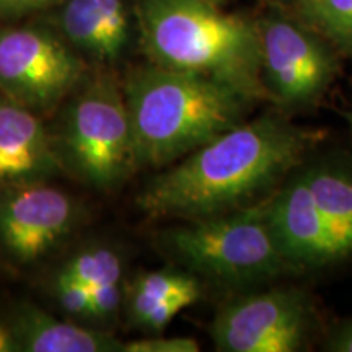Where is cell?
<instances>
[{"label": "cell", "mask_w": 352, "mask_h": 352, "mask_svg": "<svg viewBox=\"0 0 352 352\" xmlns=\"http://www.w3.org/2000/svg\"><path fill=\"white\" fill-rule=\"evenodd\" d=\"M316 139L274 114L240 122L165 166L138 206L152 219L179 220L246 208L296 171Z\"/></svg>", "instance_id": "cell-1"}, {"label": "cell", "mask_w": 352, "mask_h": 352, "mask_svg": "<svg viewBox=\"0 0 352 352\" xmlns=\"http://www.w3.org/2000/svg\"><path fill=\"white\" fill-rule=\"evenodd\" d=\"M138 168H165L243 122L252 101L212 78L147 65L122 82Z\"/></svg>", "instance_id": "cell-2"}, {"label": "cell", "mask_w": 352, "mask_h": 352, "mask_svg": "<svg viewBox=\"0 0 352 352\" xmlns=\"http://www.w3.org/2000/svg\"><path fill=\"white\" fill-rule=\"evenodd\" d=\"M140 36L153 64L212 78L250 101L267 100L259 30L209 0H139Z\"/></svg>", "instance_id": "cell-3"}, {"label": "cell", "mask_w": 352, "mask_h": 352, "mask_svg": "<svg viewBox=\"0 0 352 352\" xmlns=\"http://www.w3.org/2000/svg\"><path fill=\"white\" fill-rule=\"evenodd\" d=\"M160 245L195 276L241 287L292 271L267 214L266 199L230 212L183 220Z\"/></svg>", "instance_id": "cell-4"}, {"label": "cell", "mask_w": 352, "mask_h": 352, "mask_svg": "<svg viewBox=\"0 0 352 352\" xmlns=\"http://www.w3.org/2000/svg\"><path fill=\"white\" fill-rule=\"evenodd\" d=\"M69 98L52 134L64 170L101 191L121 186L139 170L122 83L98 76Z\"/></svg>", "instance_id": "cell-5"}, {"label": "cell", "mask_w": 352, "mask_h": 352, "mask_svg": "<svg viewBox=\"0 0 352 352\" xmlns=\"http://www.w3.org/2000/svg\"><path fill=\"white\" fill-rule=\"evenodd\" d=\"M85 77V64L51 32L0 28V91L36 114L59 107Z\"/></svg>", "instance_id": "cell-6"}, {"label": "cell", "mask_w": 352, "mask_h": 352, "mask_svg": "<svg viewBox=\"0 0 352 352\" xmlns=\"http://www.w3.org/2000/svg\"><path fill=\"white\" fill-rule=\"evenodd\" d=\"M261 78L267 100L283 108L316 103L336 76V59L302 21L272 15L259 26Z\"/></svg>", "instance_id": "cell-7"}, {"label": "cell", "mask_w": 352, "mask_h": 352, "mask_svg": "<svg viewBox=\"0 0 352 352\" xmlns=\"http://www.w3.org/2000/svg\"><path fill=\"white\" fill-rule=\"evenodd\" d=\"M311 308L305 294L277 287L227 302L210 324L222 352H296L305 346Z\"/></svg>", "instance_id": "cell-8"}, {"label": "cell", "mask_w": 352, "mask_h": 352, "mask_svg": "<svg viewBox=\"0 0 352 352\" xmlns=\"http://www.w3.org/2000/svg\"><path fill=\"white\" fill-rule=\"evenodd\" d=\"M77 219V202L47 182L0 188V248L13 261H39L72 232Z\"/></svg>", "instance_id": "cell-9"}, {"label": "cell", "mask_w": 352, "mask_h": 352, "mask_svg": "<svg viewBox=\"0 0 352 352\" xmlns=\"http://www.w3.org/2000/svg\"><path fill=\"white\" fill-rule=\"evenodd\" d=\"M266 206L284 256L294 270L338 261L331 235L302 170L292 171L287 182L267 197Z\"/></svg>", "instance_id": "cell-10"}, {"label": "cell", "mask_w": 352, "mask_h": 352, "mask_svg": "<svg viewBox=\"0 0 352 352\" xmlns=\"http://www.w3.org/2000/svg\"><path fill=\"white\" fill-rule=\"evenodd\" d=\"M64 171L39 114L0 91V188L50 182Z\"/></svg>", "instance_id": "cell-11"}, {"label": "cell", "mask_w": 352, "mask_h": 352, "mask_svg": "<svg viewBox=\"0 0 352 352\" xmlns=\"http://www.w3.org/2000/svg\"><path fill=\"white\" fill-rule=\"evenodd\" d=\"M59 25L74 50L100 64L118 63L129 43L124 0H67Z\"/></svg>", "instance_id": "cell-12"}, {"label": "cell", "mask_w": 352, "mask_h": 352, "mask_svg": "<svg viewBox=\"0 0 352 352\" xmlns=\"http://www.w3.org/2000/svg\"><path fill=\"white\" fill-rule=\"evenodd\" d=\"M201 297L197 276L189 271L140 272L124 287L127 316L134 327L148 333H160L184 308Z\"/></svg>", "instance_id": "cell-13"}, {"label": "cell", "mask_w": 352, "mask_h": 352, "mask_svg": "<svg viewBox=\"0 0 352 352\" xmlns=\"http://www.w3.org/2000/svg\"><path fill=\"white\" fill-rule=\"evenodd\" d=\"M10 324L20 352H122L124 344L113 334L57 320L30 303L15 311Z\"/></svg>", "instance_id": "cell-14"}, {"label": "cell", "mask_w": 352, "mask_h": 352, "mask_svg": "<svg viewBox=\"0 0 352 352\" xmlns=\"http://www.w3.org/2000/svg\"><path fill=\"white\" fill-rule=\"evenodd\" d=\"M302 173L331 235L338 261L352 256V165L323 160L302 168Z\"/></svg>", "instance_id": "cell-15"}, {"label": "cell", "mask_w": 352, "mask_h": 352, "mask_svg": "<svg viewBox=\"0 0 352 352\" xmlns=\"http://www.w3.org/2000/svg\"><path fill=\"white\" fill-rule=\"evenodd\" d=\"M296 13L329 46L352 54V0H297Z\"/></svg>", "instance_id": "cell-16"}, {"label": "cell", "mask_w": 352, "mask_h": 352, "mask_svg": "<svg viewBox=\"0 0 352 352\" xmlns=\"http://www.w3.org/2000/svg\"><path fill=\"white\" fill-rule=\"evenodd\" d=\"M60 270L88 287L103 284H122V258L108 246H94L70 256Z\"/></svg>", "instance_id": "cell-17"}, {"label": "cell", "mask_w": 352, "mask_h": 352, "mask_svg": "<svg viewBox=\"0 0 352 352\" xmlns=\"http://www.w3.org/2000/svg\"><path fill=\"white\" fill-rule=\"evenodd\" d=\"M54 296L59 305L67 311L69 315L77 316V318L95 320V307L94 298H91L90 287L85 285L76 277L67 272L59 270L54 277Z\"/></svg>", "instance_id": "cell-18"}, {"label": "cell", "mask_w": 352, "mask_h": 352, "mask_svg": "<svg viewBox=\"0 0 352 352\" xmlns=\"http://www.w3.org/2000/svg\"><path fill=\"white\" fill-rule=\"evenodd\" d=\"M199 342L192 338L153 336L132 340L122 344V352H197Z\"/></svg>", "instance_id": "cell-19"}, {"label": "cell", "mask_w": 352, "mask_h": 352, "mask_svg": "<svg viewBox=\"0 0 352 352\" xmlns=\"http://www.w3.org/2000/svg\"><path fill=\"white\" fill-rule=\"evenodd\" d=\"M95 307V320L113 318L124 303V285L103 284L90 289Z\"/></svg>", "instance_id": "cell-20"}, {"label": "cell", "mask_w": 352, "mask_h": 352, "mask_svg": "<svg viewBox=\"0 0 352 352\" xmlns=\"http://www.w3.org/2000/svg\"><path fill=\"white\" fill-rule=\"evenodd\" d=\"M52 0H0V16H20L50 6Z\"/></svg>", "instance_id": "cell-21"}, {"label": "cell", "mask_w": 352, "mask_h": 352, "mask_svg": "<svg viewBox=\"0 0 352 352\" xmlns=\"http://www.w3.org/2000/svg\"><path fill=\"white\" fill-rule=\"evenodd\" d=\"M327 349L334 352H352V320L340 324L329 334Z\"/></svg>", "instance_id": "cell-22"}, {"label": "cell", "mask_w": 352, "mask_h": 352, "mask_svg": "<svg viewBox=\"0 0 352 352\" xmlns=\"http://www.w3.org/2000/svg\"><path fill=\"white\" fill-rule=\"evenodd\" d=\"M0 352H20L10 321H0Z\"/></svg>", "instance_id": "cell-23"}, {"label": "cell", "mask_w": 352, "mask_h": 352, "mask_svg": "<svg viewBox=\"0 0 352 352\" xmlns=\"http://www.w3.org/2000/svg\"><path fill=\"white\" fill-rule=\"evenodd\" d=\"M346 120H347V124L351 126V129H352V109L351 111H347V114H346Z\"/></svg>", "instance_id": "cell-24"}, {"label": "cell", "mask_w": 352, "mask_h": 352, "mask_svg": "<svg viewBox=\"0 0 352 352\" xmlns=\"http://www.w3.org/2000/svg\"><path fill=\"white\" fill-rule=\"evenodd\" d=\"M209 2H212V3H217V6H219V3L226 2V0H209Z\"/></svg>", "instance_id": "cell-25"}]
</instances>
